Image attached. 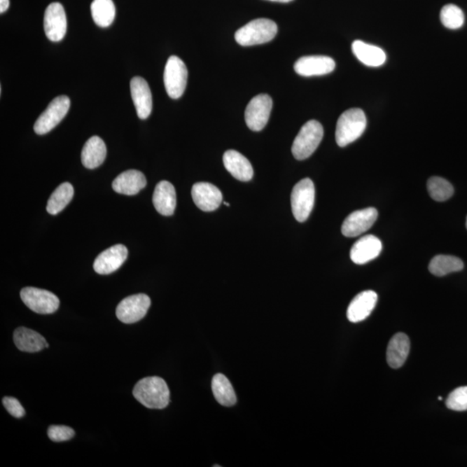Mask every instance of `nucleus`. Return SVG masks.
<instances>
[{"mask_svg":"<svg viewBox=\"0 0 467 467\" xmlns=\"http://www.w3.org/2000/svg\"><path fill=\"white\" fill-rule=\"evenodd\" d=\"M13 340L18 350L29 353H35L46 348V340L41 334L35 330L20 327L15 330Z\"/></svg>","mask_w":467,"mask_h":467,"instance_id":"nucleus-23","label":"nucleus"},{"mask_svg":"<svg viewBox=\"0 0 467 467\" xmlns=\"http://www.w3.org/2000/svg\"><path fill=\"white\" fill-rule=\"evenodd\" d=\"M106 156L104 141L98 136H93L84 145L82 152V162L88 169H95L103 164Z\"/></svg>","mask_w":467,"mask_h":467,"instance_id":"nucleus-24","label":"nucleus"},{"mask_svg":"<svg viewBox=\"0 0 467 467\" xmlns=\"http://www.w3.org/2000/svg\"><path fill=\"white\" fill-rule=\"evenodd\" d=\"M21 300L25 306L39 314H51L57 311L60 300L47 290L25 288L20 292Z\"/></svg>","mask_w":467,"mask_h":467,"instance_id":"nucleus-8","label":"nucleus"},{"mask_svg":"<svg viewBox=\"0 0 467 467\" xmlns=\"http://www.w3.org/2000/svg\"><path fill=\"white\" fill-rule=\"evenodd\" d=\"M352 51L362 64L369 67H379L386 62V54L381 48L360 40L353 42Z\"/></svg>","mask_w":467,"mask_h":467,"instance_id":"nucleus-25","label":"nucleus"},{"mask_svg":"<svg viewBox=\"0 0 467 467\" xmlns=\"http://www.w3.org/2000/svg\"><path fill=\"white\" fill-rule=\"evenodd\" d=\"M10 6V0H0V13H6Z\"/></svg>","mask_w":467,"mask_h":467,"instance_id":"nucleus-35","label":"nucleus"},{"mask_svg":"<svg viewBox=\"0 0 467 467\" xmlns=\"http://www.w3.org/2000/svg\"><path fill=\"white\" fill-rule=\"evenodd\" d=\"M315 202V187L310 179L296 183L291 194L292 211L298 222L303 223L310 216Z\"/></svg>","mask_w":467,"mask_h":467,"instance_id":"nucleus-5","label":"nucleus"},{"mask_svg":"<svg viewBox=\"0 0 467 467\" xmlns=\"http://www.w3.org/2000/svg\"><path fill=\"white\" fill-rule=\"evenodd\" d=\"M188 71L185 62L176 56L168 58L164 72V83L165 90L172 99L182 97L186 90Z\"/></svg>","mask_w":467,"mask_h":467,"instance_id":"nucleus-6","label":"nucleus"},{"mask_svg":"<svg viewBox=\"0 0 467 467\" xmlns=\"http://www.w3.org/2000/svg\"><path fill=\"white\" fill-rule=\"evenodd\" d=\"M212 391L221 405L231 407L237 403V396L230 382L223 374H216L212 379Z\"/></svg>","mask_w":467,"mask_h":467,"instance_id":"nucleus-26","label":"nucleus"},{"mask_svg":"<svg viewBox=\"0 0 467 467\" xmlns=\"http://www.w3.org/2000/svg\"><path fill=\"white\" fill-rule=\"evenodd\" d=\"M74 197V188L71 183H62L51 194L47 203V211L51 215H57L67 206Z\"/></svg>","mask_w":467,"mask_h":467,"instance_id":"nucleus-29","label":"nucleus"},{"mask_svg":"<svg viewBox=\"0 0 467 467\" xmlns=\"http://www.w3.org/2000/svg\"><path fill=\"white\" fill-rule=\"evenodd\" d=\"M277 25L267 18L249 22L235 34V41L242 46H253L272 41L277 36Z\"/></svg>","mask_w":467,"mask_h":467,"instance_id":"nucleus-3","label":"nucleus"},{"mask_svg":"<svg viewBox=\"0 0 467 467\" xmlns=\"http://www.w3.org/2000/svg\"><path fill=\"white\" fill-rule=\"evenodd\" d=\"M440 21L445 27L450 29L461 28L465 23V15L459 6L449 4L440 12Z\"/></svg>","mask_w":467,"mask_h":467,"instance_id":"nucleus-31","label":"nucleus"},{"mask_svg":"<svg viewBox=\"0 0 467 467\" xmlns=\"http://www.w3.org/2000/svg\"><path fill=\"white\" fill-rule=\"evenodd\" d=\"M130 90L132 102L139 119H147L153 109L152 92L148 83L142 77H134L131 80Z\"/></svg>","mask_w":467,"mask_h":467,"instance_id":"nucleus-15","label":"nucleus"},{"mask_svg":"<svg viewBox=\"0 0 467 467\" xmlns=\"http://www.w3.org/2000/svg\"><path fill=\"white\" fill-rule=\"evenodd\" d=\"M466 229H467V218H466Z\"/></svg>","mask_w":467,"mask_h":467,"instance_id":"nucleus-39","label":"nucleus"},{"mask_svg":"<svg viewBox=\"0 0 467 467\" xmlns=\"http://www.w3.org/2000/svg\"><path fill=\"white\" fill-rule=\"evenodd\" d=\"M150 307L151 300L146 294H134L120 301L116 308V316L123 323H134L145 317Z\"/></svg>","mask_w":467,"mask_h":467,"instance_id":"nucleus-10","label":"nucleus"},{"mask_svg":"<svg viewBox=\"0 0 467 467\" xmlns=\"http://www.w3.org/2000/svg\"><path fill=\"white\" fill-rule=\"evenodd\" d=\"M153 202L154 208L160 214L169 216L174 215L176 205L174 186L168 181H161L154 190Z\"/></svg>","mask_w":467,"mask_h":467,"instance_id":"nucleus-20","label":"nucleus"},{"mask_svg":"<svg viewBox=\"0 0 467 467\" xmlns=\"http://www.w3.org/2000/svg\"><path fill=\"white\" fill-rule=\"evenodd\" d=\"M134 398L151 410H163L170 403V391L164 379L159 377L143 378L135 384Z\"/></svg>","mask_w":467,"mask_h":467,"instance_id":"nucleus-1","label":"nucleus"},{"mask_svg":"<svg viewBox=\"0 0 467 467\" xmlns=\"http://www.w3.org/2000/svg\"><path fill=\"white\" fill-rule=\"evenodd\" d=\"M463 268H464V263L462 260L456 256L444 255L433 257L428 266L430 273L439 277L461 271Z\"/></svg>","mask_w":467,"mask_h":467,"instance_id":"nucleus-27","label":"nucleus"},{"mask_svg":"<svg viewBox=\"0 0 467 467\" xmlns=\"http://www.w3.org/2000/svg\"><path fill=\"white\" fill-rule=\"evenodd\" d=\"M367 127L365 112L360 109H351L342 113L336 127V141L344 147L361 137Z\"/></svg>","mask_w":467,"mask_h":467,"instance_id":"nucleus-2","label":"nucleus"},{"mask_svg":"<svg viewBox=\"0 0 467 467\" xmlns=\"http://www.w3.org/2000/svg\"><path fill=\"white\" fill-rule=\"evenodd\" d=\"M273 100L268 95L260 94L249 102L245 110L246 124L250 130L262 131L270 120Z\"/></svg>","mask_w":467,"mask_h":467,"instance_id":"nucleus-9","label":"nucleus"},{"mask_svg":"<svg viewBox=\"0 0 467 467\" xmlns=\"http://www.w3.org/2000/svg\"><path fill=\"white\" fill-rule=\"evenodd\" d=\"M146 186V179L141 172L128 170L118 176L112 186L117 193L132 196L144 189Z\"/></svg>","mask_w":467,"mask_h":467,"instance_id":"nucleus-21","label":"nucleus"},{"mask_svg":"<svg viewBox=\"0 0 467 467\" xmlns=\"http://www.w3.org/2000/svg\"><path fill=\"white\" fill-rule=\"evenodd\" d=\"M336 64L333 58L326 56L300 57L294 64V71L302 76H323L332 73Z\"/></svg>","mask_w":467,"mask_h":467,"instance_id":"nucleus-16","label":"nucleus"},{"mask_svg":"<svg viewBox=\"0 0 467 467\" xmlns=\"http://www.w3.org/2000/svg\"><path fill=\"white\" fill-rule=\"evenodd\" d=\"M323 136V128L319 121H307L294 139L292 146L293 157L298 160L307 159L318 148Z\"/></svg>","mask_w":467,"mask_h":467,"instance_id":"nucleus-4","label":"nucleus"},{"mask_svg":"<svg viewBox=\"0 0 467 467\" xmlns=\"http://www.w3.org/2000/svg\"><path fill=\"white\" fill-rule=\"evenodd\" d=\"M71 106V100L66 95L55 98L34 125L36 134L43 135L54 130L67 115Z\"/></svg>","mask_w":467,"mask_h":467,"instance_id":"nucleus-7","label":"nucleus"},{"mask_svg":"<svg viewBox=\"0 0 467 467\" xmlns=\"http://www.w3.org/2000/svg\"><path fill=\"white\" fill-rule=\"evenodd\" d=\"M378 218V211L370 207L351 213L344 221L342 234L347 237H356L366 232Z\"/></svg>","mask_w":467,"mask_h":467,"instance_id":"nucleus-12","label":"nucleus"},{"mask_svg":"<svg viewBox=\"0 0 467 467\" xmlns=\"http://www.w3.org/2000/svg\"><path fill=\"white\" fill-rule=\"evenodd\" d=\"M224 204L227 205L228 207H229V206H230V204H229V203H226V202H225V203H224Z\"/></svg>","mask_w":467,"mask_h":467,"instance_id":"nucleus-37","label":"nucleus"},{"mask_svg":"<svg viewBox=\"0 0 467 467\" xmlns=\"http://www.w3.org/2000/svg\"><path fill=\"white\" fill-rule=\"evenodd\" d=\"M49 347H50L49 344L47 343L46 344V348H49Z\"/></svg>","mask_w":467,"mask_h":467,"instance_id":"nucleus-38","label":"nucleus"},{"mask_svg":"<svg viewBox=\"0 0 467 467\" xmlns=\"http://www.w3.org/2000/svg\"><path fill=\"white\" fill-rule=\"evenodd\" d=\"M191 195L195 204L205 212L216 211L223 202V194L221 190L209 183H195L191 190Z\"/></svg>","mask_w":467,"mask_h":467,"instance_id":"nucleus-14","label":"nucleus"},{"mask_svg":"<svg viewBox=\"0 0 467 467\" xmlns=\"http://www.w3.org/2000/svg\"><path fill=\"white\" fill-rule=\"evenodd\" d=\"M428 190L430 197L437 202L449 200L454 193L453 186L447 180L440 176H432L428 181Z\"/></svg>","mask_w":467,"mask_h":467,"instance_id":"nucleus-30","label":"nucleus"},{"mask_svg":"<svg viewBox=\"0 0 467 467\" xmlns=\"http://www.w3.org/2000/svg\"><path fill=\"white\" fill-rule=\"evenodd\" d=\"M91 13L98 27H109L115 20V4L113 0H94L91 5Z\"/></svg>","mask_w":467,"mask_h":467,"instance_id":"nucleus-28","label":"nucleus"},{"mask_svg":"<svg viewBox=\"0 0 467 467\" xmlns=\"http://www.w3.org/2000/svg\"><path fill=\"white\" fill-rule=\"evenodd\" d=\"M223 164L226 170L230 172L235 179L242 182L251 180L253 176V170L251 163L247 158L235 150H229L223 154Z\"/></svg>","mask_w":467,"mask_h":467,"instance_id":"nucleus-19","label":"nucleus"},{"mask_svg":"<svg viewBox=\"0 0 467 467\" xmlns=\"http://www.w3.org/2000/svg\"><path fill=\"white\" fill-rule=\"evenodd\" d=\"M446 405L448 409L454 411L467 410V386L455 389L448 396Z\"/></svg>","mask_w":467,"mask_h":467,"instance_id":"nucleus-32","label":"nucleus"},{"mask_svg":"<svg viewBox=\"0 0 467 467\" xmlns=\"http://www.w3.org/2000/svg\"><path fill=\"white\" fill-rule=\"evenodd\" d=\"M378 296L372 290L360 293L352 300L347 309V318L352 323L365 321L376 307Z\"/></svg>","mask_w":467,"mask_h":467,"instance_id":"nucleus-18","label":"nucleus"},{"mask_svg":"<svg viewBox=\"0 0 467 467\" xmlns=\"http://www.w3.org/2000/svg\"><path fill=\"white\" fill-rule=\"evenodd\" d=\"M128 250L124 245L117 244L104 250L97 257L94 270L99 274H110L119 270L126 262Z\"/></svg>","mask_w":467,"mask_h":467,"instance_id":"nucleus-13","label":"nucleus"},{"mask_svg":"<svg viewBox=\"0 0 467 467\" xmlns=\"http://www.w3.org/2000/svg\"><path fill=\"white\" fill-rule=\"evenodd\" d=\"M270 1L279 2V3H288L293 1V0H270Z\"/></svg>","mask_w":467,"mask_h":467,"instance_id":"nucleus-36","label":"nucleus"},{"mask_svg":"<svg viewBox=\"0 0 467 467\" xmlns=\"http://www.w3.org/2000/svg\"><path fill=\"white\" fill-rule=\"evenodd\" d=\"M382 245L380 239L373 235H368L356 241L351 249L353 263L363 265L370 263L379 256Z\"/></svg>","mask_w":467,"mask_h":467,"instance_id":"nucleus-17","label":"nucleus"},{"mask_svg":"<svg viewBox=\"0 0 467 467\" xmlns=\"http://www.w3.org/2000/svg\"><path fill=\"white\" fill-rule=\"evenodd\" d=\"M48 436L54 442H62L71 440L75 436V431L67 426H50Z\"/></svg>","mask_w":467,"mask_h":467,"instance_id":"nucleus-33","label":"nucleus"},{"mask_svg":"<svg viewBox=\"0 0 467 467\" xmlns=\"http://www.w3.org/2000/svg\"><path fill=\"white\" fill-rule=\"evenodd\" d=\"M44 32L53 42H59L67 32V18L64 6L60 3H51L44 13Z\"/></svg>","mask_w":467,"mask_h":467,"instance_id":"nucleus-11","label":"nucleus"},{"mask_svg":"<svg viewBox=\"0 0 467 467\" xmlns=\"http://www.w3.org/2000/svg\"><path fill=\"white\" fill-rule=\"evenodd\" d=\"M3 405L5 406L6 410L8 411L11 415L15 418H22L25 417V410L24 407L21 405L20 400L14 397L6 396L3 398Z\"/></svg>","mask_w":467,"mask_h":467,"instance_id":"nucleus-34","label":"nucleus"},{"mask_svg":"<svg viewBox=\"0 0 467 467\" xmlns=\"http://www.w3.org/2000/svg\"><path fill=\"white\" fill-rule=\"evenodd\" d=\"M410 351L409 337L403 333H396L389 341L387 362L393 369H399L406 362Z\"/></svg>","mask_w":467,"mask_h":467,"instance_id":"nucleus-22","label":"nucleus"}]
</instances>
